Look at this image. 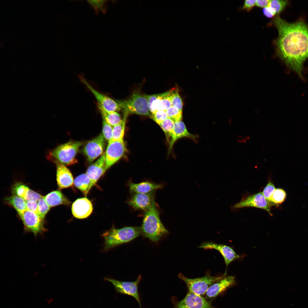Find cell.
Instances as JSON below:
<instances>
[{"mask_svg":"<svg viewBox=\"0 0 308 308\" xmlns=\"http://www.w3.org/2000/svg\"><path fill=\"white\" fill-rule=\"evenodd\" d=\"M272 23L278 31L275 43L277 55L302 78L303 63L308 58V25L301 20L289 23L278 16Z\"/></svg>","mask_w":308,"mask_h":308,"instance_id":"1","label":"cell"},{"mask_svg":"<svg viewBox=\"0 0 308 308\" xmlns=\"http://www.w3.org/2000/svg\"><path fill=\"white\" fill-rule=\"evenodd\" d=\"M141 228V234L154 242H157L169 232L160 220L155 200L149 208L145 211Z\"/></svg>","mask_w":308,"mask_h":308,"instance_id":"2","label":"cell"},{"mask_svg":"<svg viewBox=\"0 0 308 308\" xmlns=\"http://www.w3.org/2000/svg\"><path fill=\"white\" fill-rule=\"evenodd\" d=\"M141 234V227L127 226L117 229L113 226L102 235L105 251L130 242Z\"/></svg>","mask_w":308,"mask_h":308,"instance_id":"3","label":"cell"},{"mask_svg":"<svg viewBox=\"0 0 308 308\" xmlns=\"http://www.w3.org/2000/svg\"><path fill=\"white\" fill-rule=\"evenodd\" d=\"M82 144L80 141H69L49 151L46 158L56 165L67 166L74 164L77 162L76 156Z\"/></svg>","mask_w":308,"mask_h":308,"instance_id":"4","label":"cell"},{"mask_svg":"<svg viewBox=\"0 0 308 308\" xmlns=\"http://www.w3.org/2000/svg\"><path fill=\"white\" fill-rule=\"evenodd\" d=\"M225 276L223 275L220 276H213L210 271L207 272L202 277L194 278H187L181 273L178 275L179 278L186 284L188 292L200 296L205 294L212 284Z\"/></svg>","mask_w":308,"mask_h":308,"instance_id":"5","label":"cell"},{"mask_svg":"<svg viewBox=\"0 0 308 308\" xmlns=\"http://www.w3.org/2000/svg\"><path fill=\"white\" fill-rule=\"evenodd\" d=\"M124 112L144 116H150L147 100L144 94L133 93L127 100H117Z\"/></svg>","mask_w":308,"mask_h":308,"instance_id":"6","label":"cell"},{"mask_svg":"<svg viewBox=\"0 0 308 308\" xmlns=\"http://www.w3.org/2000/svg\"><path fill=\"white\" fill-rule=\"evenodd\" d=\"M18 215L22 221L26 232L32 233L37 236L46 231L44 226V219L38 214L27 210Z\"/></svg>","mask_w":308,"mask_h":308,"instance_id":"7","label":"cell"},{"mask_svg":"<svg viewBox=\"0 0 308 308\" xmlns=\"http://www.w3.org/2000/svg\"><path fill=\"white\" fill-rule=\"evenodd\" d=\"M173 88L166 92L152 95L144 94L148 102L150 112L153 114L160 110L166 111L172 105Z\"/></svg>","mask_w":308,"mask_h":308,"instance_id":"8","label":"cell"},{"mask_svg":"<svg viewBox=\"0 0 308 308\" xmlns=\"http://www.w3.org/2000/svg\"><path fill=\"white\" fill-rule=\"evenodd\" d=\"M126 151L123 139L111 140L109 141L105 152L107 170L121 159Z\"/></svg>","mask_w":308,"mask_h":308,"instance_id":"9","label":"cell"},{"mask_svg":"<svg viewBox=\"0 0 308 308\" xmlns=\"http://www.w3.org/2000/svg\"><path fill=\"white\" fill-rule=\"evenodd\" d=\"M272 205H273L266 199L262 192H261L244 197L239 202L234 205L233 207L234 209L246 207L259 208L266 210L271 216L272 214L270 210Z\"/></svg>","mask_w":308,"mask_h":308,"instance_id":"10","label":"cell"},{"mask_svg":"<svg viewBox=\"0 0 308 308\" xmlns=\"http://www.w3.org/2000/svg\"><path fill=\"white\" fill-rule=\"evenodd\" d=\"M141 279L139 275L137 279L132 282L123 281L113 279L105 278L106 280L111 282L118 293L133 297L137 301L141 308L139 296L138 292V285Z\"/></svg>","mask_w":308,"mask_h":308,"instance_id":"11","label":"cell"},{"mask_svg":"<svg viewBox=\"0 0 308 308\" xmlns=\"http://www.w3.org/2000/svg\"><path fill=\"white\" fill-rule=\"evenodd\" d=\"M106 140L102 133L85 144L82 151L89 161H93L103 154Z\"/></svg>","mask_w":308,"mask_h":308,"instance_id":"12","label":"cell"},{"mask_svg":"<svg viewBox=\"0 0 308 308\" xmlns=\"http://www.w3.org/2000/svg\"><path fill=\"white\" fill-rule=\"evenodd\" d=\"M198 248L205 250L215 249L220 252L224 259L226 266V270L223 274L224 275H226L227 268L229 264L232 262L240 259V257L232 248L224 244H217L211 242H205L202 243Z\"/></svg>","mask_w":308,"mask_h":308,"instance_id":"13","label":"cell"},{"mask_svg":"<svg viewBox=\"0 0 308 308\" xmlns=\"http://www.w3.org/2000/svg\"><path fill=\"white\" fill-rule=\"evenodd\" d=\"M80 78L81 82L94 96L98 102V105L108 112H117L121 110V108L117 101L98 91L83 77L80 76Z\"/></svg>","mask_w":308,"mask_h":308,"instance_id":"14","label":"cell"},{"mask_svg":"<svg viewBox=\"0 0 308 308\" xmlns=\"http://www.w3.org/2000/svg\"><path fill=\"white\" fill-rule=\"evenodd\" d=\"M173 308H215L201 296L188 292L185 297L174 304Z\"/></svg>","mask_w":308,"mask_h":308,"instance_id":"15","label":"cell"},{"mask_svg":"<svg viewBox=\"0 0 308 308\" xmlns=\"http://www.w3.org/2000/svg\"><path fill=\"white\" fill-rule=\"evenodd\" d=\"M235 281V276H225L212 284L205 295L207 298L213 299L233 285Z\"/></svg>","mask_w":308,"mask_h":308,"instance_id":"16","label":"cell"},{"mask_svg":"<svg viewBox=\"0 0 308 308\" xmlns=\"http://www.w3.org/2000/svg\"><path fill=\"white\" fill-rule=\"evenodd\" d=\"M155 191L146 194L135 193L128 201V204L135 209L148 210L155 200Z\"/></svg>","mask_w":308,"mask_h":308,"instance_id":"17","label":"cell"},{"mask_svg":"<svg viewBox=\"0 0 308 308\" xmlns=\"http://www.w3.org/2000/svg\"><path fill=\"white\" fill-rule=\"evenodd\" d=\"M93 209L92 202L86 197L76 199L72 206L73 216L79 219H83L88 217L92 213Z\"/></svg>","mask_w":308,"mask_h":308,"instance_id":"18","label":"cell"},{"mask_svg":"<svg viewBox=\"0 0 308 308\" xmlns=\"http://www.w3.org/2000/svg\"><path fill=\"white\" fill-rule=\"evenodd\" d=\"M105 153L88 168L86 174L90 179L94 186L107 170Z\"/></svg>","mask_w":308,"mask_h":308,"instance_id":"19","label":"cell"},{"mask_svg":"<svg viewBox=\"0 0 308 308\" xmlns=\"http://www.w3.org/2000/svg\"><path fill=\"white\" fill-rule=\"evenodd\" d=\"M198 137L197 135L192 134L188 131L185 124L182 121L174 122L173 132L169 143V152L171 151L174 143L177 140L186 137L197 142Z\"/></svg>","mask_w":308,"mask_h":308,"instance_id":"20","label":"cell"},{"mask_svg":"<svg viewBox=\"0 0 308 308\" xmlns=\"http://www.w3.org/2000/svg\"><path fill=\"white\" fill-rule=\"evenodd\" d=\"M56 165V179L59 190L71 187L74 183L73 175L66 166L60 164Z\"/></svg>","mask_w":308,"mask_h":308,"instance_id":"21","label":"cell"},{"mask_svg":"<svg viewBox=\"0 0 308 308\" xmlns=\"http://www.w3.org/2000/svg\"><path fill=\"white\" fill-rule=\"evenodd\" d=\"M130 191L135 193L146 194L149 193L163 187L162 185L149 181L135 183L129 181L128 183Z\"/></svg>","mask_w":308,"mask_h":308,"instance_id":"22","label":"cell"},{"mask_svg":"<svg viewBox=\"0 0 308 308\" xmlns=\"http://www.w3.org/2000/svg\"><path fill=\"white\" fill-rule=\"evenodd\" d=\"M44 197L50 208L61 204L70 206L71 204L68 199L58 190L51 191Z\"/></svg>","mask_w":308,"mask_h":308,"instance_id":"23","label":"cell"},{"mask_svg":"<svg viewBox=\"0 0 308 308\" xmlns=\"http://www.w3.org/2000/svg\"><path fill=\"white\" fill-rule=\"evenodd\" d=\"M74 184L86 196L94 186L90 179L86 174H82L77 177L74 180Z\"/></svg>","mask_w":308,"mask_h":308,"instance_id":"24","label":"cell"},{"mask_svg":"<svg viewBox=\"0 0 308 308\" xmlns=\"http://www.w3.org/2000/svg\"><path fill=\"white\" fill-rule=\"evenodd\" d=\"M5 201L6 203L14 208L18 214L22 213L27 210L26 201L21 197L13 195L5 198Z\"/></svg>","mask_w":308,"mask_h":308,"instance_id":"25","label":"cell"},{"mask_svg":"<svg viewBox=\"0 0 308 308\" xmlns=\"http://www.w3.org/2000/svg\"><path fill=\"white\" fill-rule=\"evenodd\" d=\"M102 119L112 126L119 123L122 120L120 114L116 112H110L105 110L98 105Z\"/></svg>","mask_w":308,"mask_h":308,"instance_id":"26","label":"cell"},{"mask_svg":"<svg viewBox=\"0 0 308 308\" xmlns=\"http://www.w3.org/2000/svg\"><path fill=\"white\" fill-rule=\"evenodd\" d=\"M123 119L117 124L113 127L111 140L123 139L124 135L126 120L128 114L124 113Z\"/></svg>","mask_w":308,"mask_h":308,"instance_id":"27","label":"cell"},{"mask_svg":"<svg viewBox=\"0 0 308 308\" xmlns=\"http://www.w3.org/2000/svg\"><path fill=\"white\" fill-rule=\"evenodd\" d=\"M159 125L164 132L167 140L169 142V139L171 137L173 132L174 122L171 119L167 117Z\"/></svg>","mask_w":308,"mask_h":308,"instance_id":"28","label":"cell"},{"mask_svg":"<svg viewBox=\"0 0 308 308\" xmlns=\"http://www.w3.org/2000/svg\"><path fill=\"white\" fill-rule=\"evenodd\" d=\"M286 193L285 191L281 188L275 189L271 197V201L273 205H278L285 200Z\"/></svg>","mask_w":308,"mask_h":308,"instance_id":"29","label":"cell"},{"mask_svg":"<svg viewBox=\"0 0 308 308\" xmlns=\"http://www.w3.org/2000/svg\"><path fill=\"white\" fill-rule=\"evenodd\" d=\"M29 189L27 185L18 183L14 185L12 187V191L13 195L21 197L25 200Z\"/></svg>","mask_w":308,"mask_h":308,"instance_id":"30","label":"cell"},{"mask_svg":"<svg viewBox=\"0 0 308 308\" xmlns=\"http://www.w3.org/2000/svg\"><path fill=\"white\" fill-rule=\"evenodd\" d=\"M166 112L167 117L174 122L181 121L182 119V112L173 106H172Z\"/></svg>","mask_w":308,"mask_h":308,"instance_id":"31","label":"cell"},{"mask_svg":"<svg viewBox=\"0 0 308 308\" xmlns=\"http://www.w3.org/2000/svg\"><path fill=\"white\" fill-rule=\"evenodd\" d=\"M50 207L46 201L44 196H42L38 201V215L44 219L46 215L49 210Z\"/></svg>","mask_w":308,"mask_h":308,"instance_id":"32","label":"cell"},{"mask_svg":"<svg viewBox=\"0 0 308 308\" xmlns=\"http://www.w3.org/2000/svg\"><path fill=\"white\" fill-rule=\"evenodd\" d=\"M288 3L287 0H270L268 6L276 12L277 15L280 13L285 8Z\"/></svg>","mask_w":308,"mask_h":308,"instance_id":"33","label":"cell"},{"mask_svg":"<svg viewBox=\"0 0 308 308\" xmlns=\"http://www.w3.org/2000/svg\"><path fill=\"white\" fill-rule=\"evenodd\" d=\"M172 105L180 111L182 112L183 102L179 93L177 87L173 88V90L172 94Z\"/></svg>","mask_w":308,"mask_h":308,"instance_id":"34","label":"cell"},{"mask_svg":"<svg viewBox=\"0 0 308 308\" xmlns=\"http://www.w3.org/2000/svg\"><path fill=\"white\" fill-rule=\"evenodd\" d=\"M113 127L103 119L102 134L106 140L108 142L112 138Z\"/></svg>","mask_w":308,"mask_h":308,"instance_id":"35","label":"cell"},{"mask_svg":"<svg viewBox=\"0 0 308 308\" xmlns=\"http://www.w3.org/2000/svg\"><path fill=\"white\" fill-rule=\"evenodd\" d=\"M275 187L273 183L269 180L266 186L264 189L263 194L266 200L274 205L271 201V196L275 190Z\"/></svg>","mask_w":308,"mask_h":308,"instance_id":"36","label":"cell"},{"mask_svg":"<svg viewBox=\"0 0 308 308\" xmlns=\"http://www.w3.org/2000/svg\"><path fill=\"white\" fill-rule=\"evenodd\" d=\"M151 118L158 124L162 122L168 117L166 111L160 110L151 114Z\"/></svg>","mask_w":308,"mask_h":308,"instance_id":"37","label":"cell"},{"mask_svg":"<svg viewBox=\"0 0 308 308\" xmlns=\"http://www.w3.org/2000/svg\"><path fill=\"white\" fill-rule=\"evenodd\" d=\"M87 1L96 11H105L106 1L91 0H88Z\"/></svg>","mask_w":308,"mask_h":308,"instance_id":"38","label":"cell"},{"mask_svg":"<svg viewBox=\"0 0 308 308\" xmlns=\"http://www.w3.org/2000/svg\"><path fill=\"white\" fill-rule=\"evenodd\" d=\"M42 196L39 194L30 189L25 200L26 201L33 200L37 202Z\"/></svg>","mask_w":308,"mask_h":308,"instance_id":"39","label":"cell"},{"mask_svg":"<svg viewBox=\"0 0 308 308\" xmlns=\"http://www.w3.org/2000/svg\"><path fill=\"white\" fill-rule=\"evenodd\" d=\"M26 203L27 210L38 214L37 202L28 200L26 201Z\"/></svg>","mask_w":308,"mask_h":308,"instance_id":"40","label":"cell"},{"mask_svg":"<svg viewBox=\"0 0 308 308\" xmlns=\"http://www.w3.org/2000/svg\"><path fill=\"white\" fill-rule=\"evenodd\" d=\"M262 12L264 16L269 18H271L277 15L276 11L269 6L263 8Z\"/></svg>","mask_w":308,"mask_h":308,"instance_id":"41","label":"cell"},{"mask_svg":"<svg viewBox=\"0 0 308 308\" xmlns=\"http://www.w3.org/2000/svg\"><path fill=\"white\" fill-rule=\"evenodd\" d=\"M256 2L255 0H246L244 1L242 9L249 11L256 5Z\"/></svg>","mask_w":308,"mask_h":308,"instance_id":"42","label":"cell"},{"mask_svg":"<svg viewBox=\"0 0 308 308\" xmlns=\"http://www.w3.org/2000/svg\"><path fill=\"white\" fill-rule=\"evenodd\" d=\"M270 0H256V5L261 8H264L268 6Z\"/></svg>","mask_w":308,"mask_h":308,"instance_id":"43","label":"cell"}]
</instances>
